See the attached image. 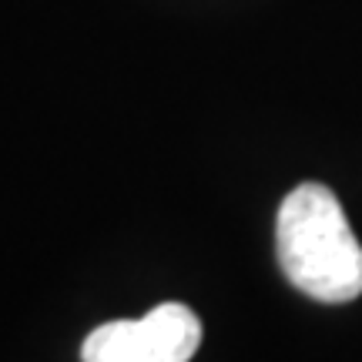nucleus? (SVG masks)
Here are the masks:
<instances>
[{"label":"nucleus","instance_id":"nucleus-2","mask_svg":"<svg viewBox=\"0 0 362 362\" xmlns=\"http://www.w3.org/2000/svg\"><path fill=\"white\" fill-rule=\"evenodd\" d=\"M202 346V322L188 305L161 302L141 319L98 325L84 346V362H188Z\"/></svg>","mask_w":362,"mask_h":362},{"label":"nucleus","instance_id":"nucleus-1","mask_svg":"<svg viewBox=\"0 0 362 362\" xmlns=\"http://www.w3.org/2000/svg\"><path fill=\"white\" fill-rule=\"evenodd\" d=\"M275 248L285 279L315 302L339 305L362 296V245L325 185L305 181L285 194Z\"/></svg>","mask_w":362,"mask_h":362}]
</instances>
